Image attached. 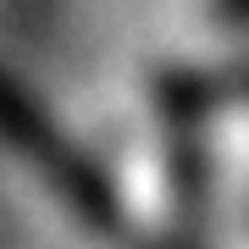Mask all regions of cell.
Wrapping results in <instances>:
<instances>
[{
    "mask_svg": "<svg viewBox=\"0 0 249 249\" xmlns=\"http://www.w3.org/2000/svg\"><path fill=\"white\" fill-rule=\"evenodd\" d=\"M216 17L232 22V28H244L249 22V0H216Z\"/></svg>",
    "mask_w": 249,
    "mask_h": 249,
    "instance_id": "2",
    "label": "cell"
},
{
    "mask_svg": "<svg viewBox=\"0 0 249 249\" xmlns=\"http://www.w3.org/2000/svg\"><path fill=\"white\" fill-rule=\"evenodd\" d=\"M222 83H227L222 94H232V100H249V67H238V72H227Z\"/></svg>",
    "mask_w": 249,
    "mask_h": 249,
    "instance_id": "3",
    "label": "cell"
},
{
    "mask_svg": "<svg viewBox=\"0 0 249 249\" xmlns=\"http://www.w3.org/2000/svg\"><path fill=\"white\" fill-rule=\"evenodd\" d=\"M0 127H6V139L17 144V150H28L39 160V166L50 172V183L61 188V194L78 205V211H89V216H100L106 211V194H100V183H94V172L83 166L72 150H61V144L50 139V127L39 122V111L28 106L22 94H11L6 83H0Z\"/></svg>",
    "mask_w": 249,
    "mask_h": 249,
    "instance_id": "1",
    "label": "cell"
}]
</instances>
